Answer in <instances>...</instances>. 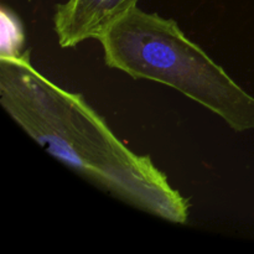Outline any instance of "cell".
Masks as SVG:
<instances>
[{
    "mask_svg": "<svg viewBox=\"0 0 254 254\" xmlns=\"http://www.w3.org/2000/svg\"><path fill=\"white\" fill-rule=\"evenodd\" d=\"M0 103L20 128L77 175L149 215L175 225L188 222L190 201L150 156L119 140L82 94L37 71L30 51L0 55Z\"/></svg>",
    "mask_w": 254,
    "mask_h": 254,
    "instance_id": "cell-1",
    "label": "cell"
},
{
    "mask_svg": "<svg viewBox=\"0 0 254 254\" xmlns=\"http://www.w3.org/2000/svg\"><path fill=\"white\" fill-rule=\"evenodd\" d=\"M98 41L111 68L175 88L238 133L254 129V97L189 39L175 20L136 6Z\"/></svg>",
    "mask_w": 254,
    "mask_h": 254,
    "instance_id": "cell-2",
    "label": "cell"
},
{
    "mask_svg": "<svg viewBox=\"0 0 254 254\" xmlns=\"http://www.w3.org/2000/svg\"><path fill=\"white\" fill-rule=\"evenodd\" d=\"M139 0H67L54 14V29L62 49L99 37L138 6Z\"/></svg>",
    "mask_w": 254,
    "mask_h": 254,
    "instance_id": "cell-3",
    "label": "cell"
},
{
    "mask_svg": "<svg viewBox=\"0 0 254 254\" xmlns=\"http://www.w3.org/2000/svg\"><path fill=\"white\" fill-rule=\"evenodd\" d=\"M2 44L1 55H14L21 51L24 44V34L19 20L11 12L2 9Z\"/></svg>",
    "mask_w": 254,
    "mask_h": 254,
    "instance_id": "cell-4",
    "label": "cell"
}]
</instances>
